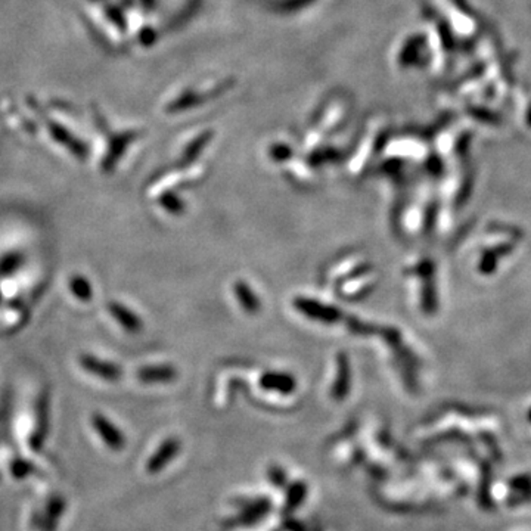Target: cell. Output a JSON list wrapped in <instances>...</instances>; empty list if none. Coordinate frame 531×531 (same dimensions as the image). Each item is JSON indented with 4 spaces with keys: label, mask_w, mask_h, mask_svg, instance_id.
Listing matches in <instances>:
<instances>
[{
    "label": "cell",
    "mask_w": 531,
    "mask_h": 531,
    "mask_svg": "<svg viewBox=\"0 0 531 531\" xmlns=\"http://www.w3.org/2000/svg\"><path fill=\"white\" fill-rule=\"evenodd\" d=\"M78 363H80V366L86 372H89L90 375H95L108 382H116L123 375L120 366L112 363V361L102 360L92 354H82L80 357H78Z\"/></svg>",
    "instance_id": "6da1fadb"
},
{
    "label": "cell",
    "mask_w": 531,
    "mask_h": 531,
    "mask_svg": "<svg viewBox=\"0 0 531 531\" xmlns=\"http://www.w3.org/2000/svg\"><path fill=\"white\" fill-rule=\"evenodd\" d=\"M294 306L297 307L301 313H304L309 318H313L314 321H321L325 323H334L336 321H340L341 313L338 312L334 307L325 306V304H321L318 301H313L309 298H297L294 301Z\"/></svg>",
    "instance_id": "7a4b0ae2"
},
{
    "label": "cell",
    "mask_w": 531,
    "mask_h": 531,
    "mask_svg": "<svg viewBox=\"0 0 531 531\" xmlns=\"http://www.w3.org/2000/svg\"><path fill=\"white\" fill-rule=\"evenodd\" d=\"M92 425L100 435V438L112 449V450H120L124 446V437L118 428L112 425L104 415L95 413L92 416Z\"/></svg>",
    "instance_id": "3957f363"
},
{
    "label": "cell",
    "mask_w": 531,
    "mask_h": 531,
    "mask_svg": "<svg viewBox=\"0 0 531 531\" xmlns=\"http://www.w3.org/2000/svg\"><path fill=\"white\" fill-rule=\"evenodd\" d=\"M108 310L111 313L112 318L117 321V323L121 325L127 332L130 334H138L142 330V321L139 319V316L136 313H133L130 309H127L124 304L117 303V301H111L108 304Z\"/></svg>",
    "instance_id": "277c9868"
},
{
    "label": "cell",
    "mask_w": 531,
    "mask_h": 531,
    "mask_svg": "<svg viewBox=\"0 0 531 531\" xmlns=\"http://www.w3.org/2000/svg\"><path fill=\"white\" fill-rule=\"evenodd\" d=\"M138 378L142 382H170L176 378V370L170 366H148L138 370Z\"/></svg>",
    "instance_id": "5b68a950"
},
{
    "label": "cell",
    "mask_w": 531,
    "mask_h": 531,
    "mask_svg": "<svg viewBox=\"0 0 531 531\" xmlns=\"http://www.w3.org/2000/svg\"><path fill=\"white\" fill-rule=\"evenodd\" d=\"M262 386L266 390H275L279 393H292L296 388V381L291 375L287 374H276V372H270V374L263 375Z\"/></svg>",
    "instance_id": "8992f818"
},
{
    "label": "cell",
    "mask_w": 531,
    "mask_h": 531,
    "mask_svg": "<svg viewBox=\"0 0 531 531\" xmlns=\"http://www.w3.org/2000/svg\"><path fill=\"white\" fill-rule=\"evenodd\" d=\"M334 386V395L335 399H343L348 393L350 387V369H348V360L344 354H340L338 357V377Z\"/></svg>",
    "instance_id": "52a82bcc"
},
{
    "label": "cell",
    "mask_w": 531,
    "mask_h": 531,
    "mask_svg": "<svg viewBox=\"0 0 531 531\" xmlns=\"http://www.w3.org/2000/svg\"><path fill=\"white\" fill-rule=\"evenodd\" d=\"M510 487H511L512 496L519 503L531 501V476H527V474H519V476H516L511 481Z\"/></svg>",
    "instance_id": "ba28073f"
},
{
    "label": "cell",
    "mask_w": 531,
    "mask_h": 531,
    "mask_svg": "<svg viewBox=\"0 0 531 531\" xmlns=\"http://www.w3.org/2000/svg\"><path fill=\"white\" fill-rule=\"evenodd\" d=\"M70 291L73 292V296L80 300L83 303H89L90 300L93 298V289H92V285H90V282L86 276H82V275H75L70 279Z\"/></svg>",
    "instance_id": "9c48e42d"
},
{
    "label": "cell",
    "mask_w": 531,
    "mask_h": 531,
    "mask_svg": "<svg viewBox=\"0 0 531 531\" xmlns=\"http://www.w3.org/2000/svg\"><path fill=\"white\" fill-rule=\"evenodd\" d=\"M235 292L236 296H238V300L242 304V307L248 313H255L258 310V300L255 297V294L251 291L250 287H246L244 282H236Z\"/></svg>",
    "instance_id": "30bf717a"
},
{
    "label": "cell",
    "mask_w": 531,
    "mask_h": 531,
    "mask_svg": "<svg viewBox=\"0 0 531 531\" xmlns=\"http://www.w3.org/2000/svg\"><path fill=\"white\" fill-rule=\"evenodd\" d=\"M22 264V255L19 253H8L0 258V276H10Z\"/></svg>",
    "instance_id": "8fae6325"
},
{
    "label": "cell",
    "mask_w": 531,
    "mask_h": 531,
    "mask_svg": "<svg viewBox=\"0 0 531 531\" xmlns=\"http://www.w3.org/2000/svg\"><path fill=\"white\" fill-rule=\"evenodd\" d=\"M176 449H177V444H176V442H173V440H170V442H167L165 444H163V447L158 450V453L152 458L150 469H158L160 467H163L164 462H167V459H170L174 455Z\"/></svg>",
    "instance_id": "7c38bea8"
},
{
    "label": "cell",
    "mask_w": 531,
    "mask_h": 531,
    "mask_svg": "<svg viewBox=\"0 0 531 531\" xmlns=\"http://www.w3.org/2000/svg\"><path fill=\"white\" fill-rule=\"evenodd\" d=\"M160 204L163 208L170 211L172 214H180L183 211V202L173 194H164L160 198Z\"/></svg>",
    "instance_id": "4fadbf2b"
},
{
    "label": "cell",
    "mask_w": 531,
    "mask_h": 531,
    "mask_svg": "<svg viewBox=\"0 0 531 531\" xmlns=\"http://www.w3.org/2000/svg\"><path fill=\"white\" fill-rule=\"evenodd\" d=\"M2 300H3V297H2V291H0V304H2Z\"/></svg>",
    "instance_id": "5bb4252c"
}]
</instances>
